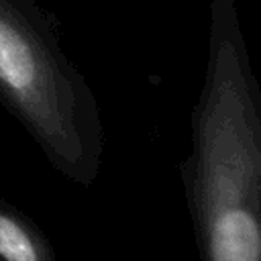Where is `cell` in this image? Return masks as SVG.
<instances>
[{"mask_svg": "<svg viewBox=\"0 0 261 261\" xmlns=\"http://www.w3.org/2000/svg\"><path fill=\"white\" fill-rule=\"evenodd\" d=\"M179 165L200 261H261V100L247 55L218 31Z\"/></svg>", "mask_w": 261, "mask_h": 261, "instance_id": "cell-1", "label": "cell"}, {"mask_svg": "<svg viewBox=\"0 0 261 261\" xmlns=\"http://www.w3.org/2000/svg\"><path fill=\"white\" fill-rule=\"evenodd\" d=\"M0 102L65 179L84 188L98 179L104 126L92 90L43 33L4 4Z\"/></svg>", "mask_w": 261, "mask_h": 261, "instance_id": "cell-2", "label": "cell"}, {"mask_svg": "<svg viewBox=\"0 0 261 261\" xmlns=\"http://www.w3.org/2000/svg\"><path fill=\"white\" fill-rule=\"evenodd\" d=\"M0 261H57L41 226L0 196Z\"/></svg>", "mask_w": 261, "mask_h": 261, "instance_id": "cell-3", "label": "cell"}]
</instances>
